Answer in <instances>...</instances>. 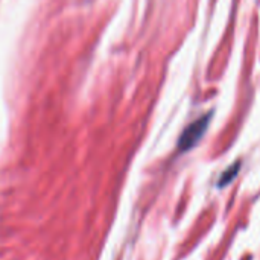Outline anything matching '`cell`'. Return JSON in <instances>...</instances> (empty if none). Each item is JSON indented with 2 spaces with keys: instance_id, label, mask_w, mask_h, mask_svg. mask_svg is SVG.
<instances>
[{
  "instance_id": "cell-1",
  "label": "cell",
  "mask_w": 260,
  "mask_h": 260,
  "mask_svg": "<svg viewBox=\"0 0 260 260\" xmlns=\"http://www.w3.org/2000/svg\"><path fill=\"white\" fill-rule=\"evenodd\" d=\"M209 120H210V114H206L204 117H200L198 120H195L193 123H190L183 131V134L180 137V142H178V149L181 152L189 151V149H192V148L197 146V143L201 140V137L207 131Z\"/></svg>"
},
{
  "instance_id": "cell-2",
  "label": "cell",
  "mask_w": 260,
  "mask_h": 260,
  "mask_svg": "<svg viewBox=\"0 0 260 260\" xmlns=\"http://www.w3.org/2000/svg\"><path fill=\"white\" fill-rule=\"evenodd\" d=\"M239 168H241V165L239 163H235L232 168H229L224 174H222V178H221V181H219V186H224V184H229L236 175H238V172H239Z\"/></svg>"
}]
</instances>
